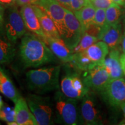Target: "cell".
<instances>
[{
	"label": "cell",
	"instance_id": "3",
	"mask_svg": "<svg viewBox=\"0 0 125 125\" xmlns=\"http://www.w3.org/2000/svg\"><path fill=\"white\" fill-rule=\"evenodd\" d=\"M54 122L59 124L76 125L83 122L78 100L68 97L62 91L54 95Z\"/></svg>",
	"mask_w": 125,
	"mask_h": 125
},
{
	"label": "cell",
	"instance_id": "20",
	"mask_svg": "<svg viewBox=\"0 0 125 125\" xmlns=\"http://www.w3.org/2000/svg\"><path fill=\"white\" fill-rule=\"evenodd\" d=\"M16 51L4 33L0 32V64L10 63L15 58Z\"/></svg>",
	"mask_w": 125,
	"mask_h": 125
},
{
	"label": "cell",
	"instance_id": "31",
	"mask_svg": "<svg viewBox=\"0 0 125 125\" xmlns=\"http://www.w3.org/2000/svg\"><path fill=\"white\" fill-rule=\"evenodd\" d=\"M56 1L60 3L62 7H64L65 8L71 10V7H70V4H68V2H67V0H56Z\"/></svg>",
	"mask_w": 125,
	"mask_h": 125
},
{
	"label": "cell",
	"instance_id": "11",
	"mask_svg": "<svg viewBox=\"0 0 125 125\" xmlns=\"http://www.w3.org/2000/svg\"><path fill=\"white\" fill-rule=\"evenodd\" d=\"M37 5L42 8L52 19L61 37L64 28L65 8L56 0H40Z\"/></svg>",
	"mask_w": 125,
	"mask_h": 125
},
{
	"label": "cell",
	"instance_id": "23",
	"mask_svg": "<svg viewBox=\"0 0 125 125\" xmlns=\"http://www.w3.org/2000/svg\"><path fill=\"white\" fill-rule=\"evenodd\" d=\"M98 41V39L96 36L90 35L85 32L82 35L79 43L76 45L75 48L72 50V53H77L85 51L89 47L96 43Z\"/></svg>",
	"mask_w": 125,
	"mask_h": 125
},
{
	"label": "cell",
	"instance_id": "4",
	"mask_svg": "<svg viewBox=\"0 0 125 125\" xmlns=\"http://www.w3.org/2000/svg\"><path fill=\"white\" fill-rule=\"evenodd\" d=\"M26 101L39 125H49L54 122V107L49 97L37 93L29 94Z\"/></svg>",
	"mask_w": 125,
	"mask_h": 125
},
{
	"label": "cell",
	"instance_id": "7",
	"mask_svg": "<svg viewBox=\"0 0 125 125\" xmlns=\"http://www.w3.org/2000/svg\"><path fill=\"white\" fill-rule=\"evenodd\" d=\"M82 35V26L76 16L71 10L65 8L64 28L61 38L72 51L79 43Z\"/></svg>",
	"mask_w": 125,
	"mask_h": 125
},
{
	"label": "cell",
	"instance_id": "30",
	"mask_svg": "<svg viewBox=\"0 0 125 125\" xmlns=\"http://www.w3.org/2000/svg\"><path fill=\"white\" fill-rule=\"evenodd\" d=\"M16 0H0V4L5 8H9L15 5Z\"/></svg>",
	"mask_w": 125,
	"mask_h": 125
},
{
	"label": "cell",
	"instance_id": "14",
	"mask_svg": "<svg viewBox=\"0 0 125 125\" xmlns=\"http://www.w3.org/2000/svg\"><path fill=\"white\" fill-rule=\"evenodd\" d=\"M56 57L64 64H70L73 58V53L62 38L47 37L45 41Z\"/></svg>",
	"mask_w": 125,
	"mask_h": 125
},
{
	"label": "cell",
	"instance_id": "26",
	"mask_svg": "<svg viewBox=\"0 0 125 125\" xmlns=\"http://www.w3.org/2000/svg\"><path fill=\"white\" fill-rule=\"evenodd\" d=\"M89 2L96 9H107L113 3L112 0H89Z\"/></svg>",
	"mask_w": 125,
	"mask_h": 125
},
{
	"label": "cell",
	"instance_id": "2",
	"mask_svg": "<svg viewBox=\"0 0 125 125\" xmlns=\"http://www.w3.org/2000/svg\"><path fill=\"white\" fill-rule=\"evenodd\" d=\"M61 65H53L29 70L26 74L27 87L39 94L58 90Z\"/></svg>",
	"mask_w": 125,
	"mask_h": 125
},
{
	"label": "cell",
	"instance_id": "15",
	"mask_svg": "<svg viewBox=\"0 0 125 125\" xmlns=\"http://www.w3.org/2000/svg\"><path fill=\"white\" fill-rule=\"evenodd\" d=\"M15 118L18 125H37V120L23 97L15 103Z\"/></svg>",
	"mask_w": 125,
	"mask_h": 125
},
{
	"label": "cell",
	"instance_id": "18",
	"mask_svg": "<svg viewBox=\"0 0 125 125\" xmlns=\"http://www.w3.org/2000/svg\"><path fill=\"white\" fill-rule=\"evenodd\" d=\"M0 93L15 103L21 96L6 70L0 65Z\"/></svg>",
	"mask_w": 125,
	"mask_h": 125
},
{
	"label": "cell",
	"instance_id": "10",
	"mask_svg": "<svg viewBox=\"0 0 125 125\" xmlns=\"http://www.w3.org/2000/svg\"><path fill=\"white\" fill-rule=\"evenodd\" d=\"M80 113L82 122L86 125L100 124V114L93 92L89 91L82 98Z\"/></svg>",
	"mask_w": 125,
	"mask_h": 125
},
{
	"label": "cell",
	"instance_id": "5",
	"mask_svg": "<svg viewBox=\"0 0 125 125\" xmlns=\"http://www.w3.org/2000/svg\"><path fill=\"white\" fill-rule=\"evenodd\" d=\"M69 64L65 65L64 73L60 81L61 91L68 97L80 100L90 91L77 73L71 69Z\"/></svg>",
	"mask_w": 125,
	"mask_h": 125
},
{
	"label": "cell",
	"instance_id": "9",
	"mask_svg": "<svg viewBox=\"0 0 125 125\" xmlns=\"http://www.w3.org/2000/svg\"><path fill=\"white\" fill-rule=\"evenodd\" d=\"M111 80L109 75L104 65H95L85 72L83 81L90 90L101 92Z\"/></svg>",
	"mask_w": 125,
	"mask_h": 125
},
{
	"label": "cell",
	"instance_id": "36",
	"mask_svg": "<svg viewBox=\"0 0 125 125\" xmlns=\"http://www.w3.org/2000/svg\"><path fill=\"white\" fill-rule=\"evenodd\" d=\"M3 105H4V102H3L2 100V97H1V96H0V109L2 108Z\"/></svg>",
	"mask_w": 125,
	"mask_h": 125
},
{
	"label": "cell",
	"instance_id": "21",
	"mask_svg": "<svg viewBox=\"0 0 125 125\" xmlns=\"http://www.w3.org/2000/svg\"><path fill=\"white\" fill-rule=\"evenodd\" d=\"M96 9L93 5L89 4L79 10L74 12L82 26L83 34L85 33L87 27L93 23Z\"/></svg>",
	"mask_w": 125,
	"mask_h": 125
},
{
	"label": "cell",
	"instance_id": "13",
	"mask_svg": "<svg viewBox=\"0 0 125 125\" xmlns=\"http://www.w3.org/2000/svg\"><path fill=\"white\" fill-rule=\"evenodd\" d=\"M20 12L28 30L38 36L45 41L46 36L42 29L40 20L33 5H28L22 6Z\"/></svg>",
	"mask_w": 125,
	"mask_h": 125
},
{
	"label": "cell",
	"instance_id": "34",
	"mask_svg": "<svg viewBox=\"0 0 125 125\" xmlns=\"http://www.w3.org/2000/svg\"><path fill=\"white\" fill-rule=\"evenodd\" d=\"M119 107L121 108V110L122 111L123 114V116H124V118H125L124 120L121 123V124H122H122H125V102L122 103V104L120 105Z\"/></svg>",
	"mask_w": 125,
	"mask_h": 125
},
{
	"label": "cell",
	"instance_id": "33",
	"mask_svg": "<svg viewBox=\"0 0 125 125\" xmlns=\"http://www.w3.org/2000/svg\"><path fill=\"white\" fill-rule=\"evenodd\" d=\"M112 2L122 7L125 6V0H112Z\"/></svg>",
	"mask_w": 125,
	"mask_h": 125
},
{
	"label": "cell",
	"instance_id": "16",
	"mask_svg": "<svg viewBox=\"0 0 125 125\" xmlns=\"http://www.w3.org/2000/svg\"><path fill=\"white\" fill-rule=\"evenodd\" d=\"M119 49H111L106 57L103 64L108 73L111 79L123 78L124 73L121 62Z\"/></svg>",
	"mask_w": 125,
	"mask_h": 125
},
{
	"label": "cell",
	"instance_id": "22",
	"mask_svg": "<svg viewBox=\"0 0 125 125\" xmlns=\"http://www.w3.org/2000/svg\"><path fill=\"white\" fill-rule=\"evenodd\" d=\"M123 10L121 6L113 2L105 9V24H114L120 22Z\"/></svg>",
	"mask_w": 125,
	"mask_h": 125
},
{
	"label": "cell",
	"instance_id": "19",
	"mask_svg": "<svg viewBox=\"0 0 125 125\" xmlns=\"http://www.w3.org/2000/svg\"><path fill=\"white\" fill-rule=\"evenodd\" d=\"M94 64H102L109 53V48L103 41H97L83 51Z\"/></svg>",
	"mask_w": 125,
	"mask_h": 125
},
{
	"label": "cell",
	"instance_id": "29",
	"mask_svg": "<svg viewBox=\"0 0 125 125\" xmlns=\"http://www.w3.org/2000/svg\"><path fill=\"white\" fill-rule=\"evenodd\" d=\"M70 6H71V10L73 12L79 10L82 8L78 0H71Z\"/></svg>",
	"mask_w": 125,
	"mask_h": 125
},
{
	"label": "cell",
	"instance_id": "32",
	"mask_svg": "<svg viewBox=\"0 0 125 125\" xmlns=\"http://www.w3.org/2000/svg\"><path fill=\"white\" fill-rule=\"evenodd\" d=\"M122 53L125 54V27L123 31L122 38Z\"/></svg>",
	"mask_w": 125,
	"mask_h": 125
},
{
	"label": "cell",
	"instance_id": "25",
	"mask_svg": "<svg viewBox=\"0 0 125 125\" xmlns=\"http://www.w3.org/2000/svg\"><path fill=\"white\" fill-rule=\"evenodd\" d=\"M93 24L99 26L101 28L104 27L106 23V15L105 9H96L95 12Z\"/></svg>",
	"mask_w": 125,
	"mask_h": 125
},
{
	"label": "cell",
	"instance_id": "12",
	"mask_svg": "<svg viewBox=\"0 0 125 125\" xmlns=\"http://www.w3.org/2000/svg\"><path fill=\"white\" fill-rule=\"evenodd\" d=\"M122 26L121 22L114 24H105L101 28L97 38L103 41L108 46L109 50L119 49L122 38Z\"/></svg>",
	"mask_w": 125,
	"mask_h": 125
},
{
	"label": "cell",
	"instance_id": "17",
	"mask_svg": "<svg viewBox=\"0 0 125 125\" xmlns=\"http://www.w3.org/2000/svg\"><path fill=\"white\" fill-rule=\"evenodd\" d=\"M33 7L40 20L42 29L46 37L61 38L55 24L44 9L39 5H33Z\"/></svg>",
	"mask_w": 125,
	"mask_h": 125
},
{
	"label": "cell",
	"instance_id": "6",
	"mask_svg": "<svg viewBox=\"0 0 125 125\" xmlns=\"http://www.w3.org/2000/svg\"><path fill=\"white\" fill-rule=\"evenodd\" d=\"M26 25L21 13L15 5L8 8L5 15L4 33L10 42L15 45L26 33Z\"/></svg>",
	"mask_w": 125,
	"mask_h": 125
},
{
	"label": "cell",
	"instance_id": "27",
	"mask_svg": "<svg viewBox=\"0 0 125 125\" xmlns=\"http://www.w3.org/2000/svg\"><path fill=\"white\" fill-rule=\"evenodd\" d=\"M5 12V7L0 4V32L2 33H4Z\"/></svg>",
	"mask_w": 125,
	"mask_h": 125
},
{
	"label": "cell",
	"instance_id": "35",
	"mask_svg": "<svg viewBox=\"0 0 125 125\" xmlns=\"http://www.w3.org/2000/svg\"><path fill=\"white\" fill-rule=\"evenodd\" d=\"M79 1V3H80L81 7H83L87 5V4H89V0H78Z\"/></svg>",
	"mask_w": 125,
	"mask_h": 125
},
{
	"label": "cell",
	"instance_id": "8",
	"mask_svg": "<svg viewBox=\"0 0 125 125\" xmlns=\"http://www.w3.org/2000/svg\"><path fill=\"white\" fill-rule=\"evenodd\" d=\"M101 96L109 106L119 107L125 102V80L123 78L111 79L101 92Z\"/></svg>",
	"mask_w": 125,
	"mask_h": 125
},
{
	"label": "cell",
	"instance_id": "28",
	"mask_svg": "<svg viewBox=\"0 0 125 125\" xmlns=\"http://www.w3.org/2000/svg\"><path fill=\"white\" fill-rule=\"evenodd\" d=\"M40 0H16V3L19 6L28 5H37L38 4Z\"/></svg>",
	"mask_w": 125,
	"mask_h": 125
},
{
	"label": "cell",
	"instance_id": "24",
	"mask_svg": "<svg viewBox=\"0 0 125 125\" xmlns=\"http://www.w3.org/2000/svg\"><path fill=\"white\" fill-rule=\"evenodd\" d=\"M0 120L5 121L9 125H18L15 121V109L6 104H4L0 109Z\"/></svg>",
	"mask_w": 125,
	"mask_h": 125
},
{
	"label": "cell",
	"instance_id": "1",
	"mask_svg": "<svg viewBox=\"0 0 125 125\" xmlns=\"http://www.w3.org/2000/svg\"><path fill=\"white\" fill-rule=\"evenodd\" d=\"M19 54L25 68L42 66L56 62L57 58L44 41L32 32L23 36Z\"/></svg>",
	"mask_w": 125,
	"mask_h": 125
}]
</instances>
